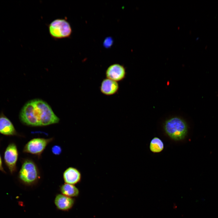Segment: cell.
Listing matches in <instances>:
<instances>
[{
  "instance_id": "6da1fadb",
  "label": "cell",
  "mask_w": 218,
  "mask_h": 218,
  "mask_svg": "<svg viewBox=\"0 0 218 218\" xmlns=\"http://www.w3.org/2000/svg\"><path fill=\"white\" fill-rule=\"evenodd\" d=\"M20 118L23 123L31 126H46L59 121L49 105L39 99L31 100L24 105L20 112Z\"/></svg>"
},
{
  "instance_id": "9a60e30c",
  "label": "cell",
  "mask_w": 218,
  "mask_h": 218,
  "mask_svg": "<svg viewBox=\"0 0 218 218\" xmlns=\"http://www.w3.org/2000/svg\"><path fill=\"white\" fill-rule=\"evenodd\" d=\"M113 43V40L111 37H107L104 40L103 42V45L106 48H110L112 45Z\"/></svg>"
},
{
  "instance_id": "7c38bea8",
  "label": "cell",
  "mask_w": 218,
  "mask_h": 218,
  "mask_svg": "<svg viewBox=\"0 0 218 218\" xmlns=\"http://www.w3.org/2000/svg\"><path fill=\"white\" fill-rule=\"evenodd\" d=\"M61 190L64 195L69 197L77 196L79 194L78 188L72 184L65 183L61 186Z\"/></svg>"
},
{
  "instance_id": "ba28073f",
  "label": "cell",
  "mask_w": 218,
  "mask_h": 218,
  "mask_svg": "<svg viewBox=\"0 0 218 218\" xmlns=\"http://www.w3.org/2000/svg\"><path fill=\"white\" fill-rule=\"evenodd\" d=\"M0 134L7 136L18 134L12 123L3 114H0Z\"/></svg>"
},
{
  "instance_id": "30bf717a",
  "label": "cell",
  "mask_w": 218,
  "mask_h": 218,
  "mask_svg": "<svg viewBox=\"0 0 218 218\" xmlns=\"http://www.w3.org/2000/svg\"><path fill=\"white\" fill-rule=\"evenodd\" d=\"M63 177L66 183L73 185L77 183L80 180L81 175L80 172L76 168L69 167L64 172Z\"/></svg>"
},
{
  "instance_id": "9c48e42d",
  "label": "cell",
  "mask_w": 218,
  "mask_h": 218,
  "mask_svg": "<svg viewBox=\"0 0 218 218\" xmlns=\"http://www.w3.org/2000/svg\"><path fill=\"white\" fill-rule=\"evenodd\" d=\"M119 85L117 82L106 78L102 81L100 87L101 92L106 95H111L118 91Z\"/></svg>"
},
{
  "instance_id": "8fae6325",
  "label": "cell",
  "mask_w": 218,
  "mask_h": 218,
  "mask_svg": "<svg viewBox=\"0 0 218 218\" xmlns=\"http://www.w3.org/2000/svg\"><path fill=\"white\" fill-rule=\"evenodd\" d=\"M54 203L59 209L66 210L70 209L72 206L74 201L70 197L64 195L58 194L56 197Z\"/></svg>"
},
{
  "instance_id": "3957f363",
  "label": "cell",
  "mask_w": 218,
  "mask_h": 218,
  "mask_svg": "<svg viewBox=\"0 0 218 218\" xmlns=\"http://www.w3.org/2000/svg\"><path fill=\"white\" fill-rule=\"evenodd\" d=\"M39 176V170L35 163L30 159L23 160L18 173L19 179L24 183L30 184L36 182Z\"/></svg>"
},
{
  "instance_id": "5b68a950",
  "label": "cell",
  "mask_w": 218,
  "mask_h": 218,
  "mask_svg": "<svg viewBox=\"0 0 218 218\" xmlns=\"http://www.w3.org/2000/svg\"><path fill=\"white\" fill-rule=\"evenodd\" d=\"M53 140L52 138H37L32 139L25 145L23 150L25 153L40 156L47 145Z\"/></svg>"
},
{
  "instance_id": "5bb4252c",
  "label": "cell",
  "mask_w": 218,
  "mask_h": 218,
  "mask_svg": "<svg viewBox=\"0 0 218 218\" xmlns=\"http://www.w3.org/2000/svg\"><path fill=\"white\" fill-rule=\"evenodd\" d=\"M51 150L54 155H58L61 153L62 149L60 146L58 145H55L52 147Z\"/></svg>"
},
{
  "instance_id": "277c9868",
  "label": "cell",
  "mask_w": 218,
  "mask_h": 218,
  "mask_svg": "<svg viewBox=\"0 0 218 218\" xmlns=\"http://www.w3.org/2000/svg\"><path fill=\"white\" fill-rule=\"evenodd\" d=\"M48 30L51 36L56 39L68 38L72 32L69 22L63 18L56 19L51 22L48 25Z\"/></svg>"
},
{
  "instance_id": "4fadbf2b",
  "label": "cell",
  "mask_w": 218,
  "mask_h": 218,
  "mask_svg": "<svg viewBox=\"0 0 218 218\" xmlns=\"http://www.w3.org/2000/svg\"><path fill=\"white\" fill-rule=\"evenodd\" d=\"M164 144L160 138L154 137L151 140L149 148L150 151L154 153H158L162 151L164 148Z\"/></svg>"
},
{
  "instance_id": "2e32d148",
  "label": "cell",
  "mask_w": 218,
  "mask_h": 218,
  "mask_svg": "<svg viewBox=\"0 0 218 218\" xmlns=\"http://www.w3.org/2000/svg\"><path fill=\"white\" fill-rule=\"evenodd\" d=\"M0 171L2 172L5 173V171L4 170V169L2 166V161L1 157L0 154Z\"/></svg>"
},
{
  "instance_id": "8992f818",
  "label": "cell",
  "mask_w": 218,
  "mask_h": 218,
  "mask_svg": "<svg viewBox=\"0 0 218 218\" xmlns=\"http://www.w3.org/2000/svg\"><path fill=\"white\" fill-rule=\"evenodd\" d=\"M18 157V152L15 144H9L6 148L4 153L5 163L10 172L12 174L16 170V164Z\"/></svg>"
},
{
  "instance_id": "52a82bcc",
  "label": "cell",
  "mask_w": 218,
  "mask_h": 218,
  "mask_svg": "<svg viewBox=\"0 0 218 218\" xmlns=\"http://www.w3.org/2000/svg\"><path fill=\"white\" fill-rule=\"evenodd\" d=\"M105 75L107 78L118 82L125 77L126 70L122 65L115 64L110 66L107 69Z\"/></svg>"
},
{
  "instance_id": "7a4b0ae2",
  "label": "cell",
  "mask_w": 218,
  "mask_h": 218,
  "mask_svg": "<svg viewBox=\"0 0 218 218\" xmlns=\"http://www.w3.org/2000/svg\"><path fill=\"white\" fill-rule=\"evenodd\" d=\"M164 127L167 134L175 140L183 139L187 132L188 127L186 122L177 117H173L166 121Z\"/></svg>"
}]
</instances>
